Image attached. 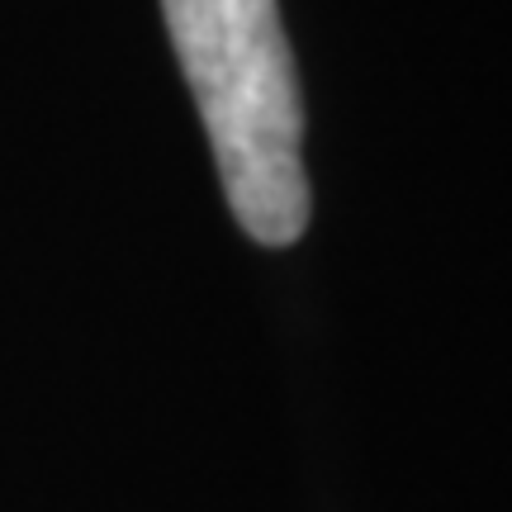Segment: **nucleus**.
I'll use <instances>...</instances> for the list:
<instances>
[{
	"label": "nucleus",
	"mask_w": 512,
	"mask_h": 512,
	"mask_svg": "<svg viewBox=\"0 0 512 512\" xmlns=\"http://www.w3.org/2000/svg\"><path fill=\"white\" fill-rule=\"evenodd\" d=\"M195 110L214 143L238 228L290 247L313 214L304 176V100L275 0H162Z\"/></svg>",
	"instance_id": "f257e3e1"
}]
</instances>
